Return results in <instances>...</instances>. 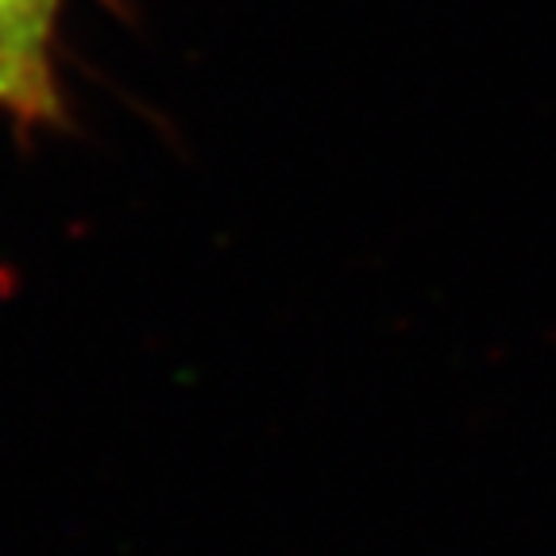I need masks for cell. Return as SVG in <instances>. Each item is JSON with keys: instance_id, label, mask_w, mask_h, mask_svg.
<instances>
[{"instance_id": "obj_1", "label": "cell", "mask_w": 556, "mask_h": 556, "mask_svg": "<svg viewBox=\"0 0 556 556\" xmlns=\"http://www.w3.org/2000/svg\"><path fill=\"white\" fill-rule=\"evenodd\" d=\"M62 0H0V109L54 113L51 35Z\"/></svg>"}]
</instances>
